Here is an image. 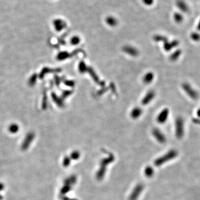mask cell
<instances>
[{
    "mask_svg": "<svg viewBox=\"0 0 200 200\" xmlns=\"http://www.w3.org/2000/svg\"><path fill=\"white\" fill-rule=\"evenodd\" d=\"M55 83L56 84V85L59 86V83H60V79H59V77H57V76H55Z\"/></svg>",
    "mask_w": 200,
    "mask_h": 200,
    "instance_id": "cell-25",
    "label": "cell"
},
{
    "mask_svg": "<svg viewBox=\"0 0 200 200\" xmlns=\"http://www.w3.org/2000/svg\"><path fill=\"white\" fill-rule=\"evenodd\" d=\"M142 114V111L140 107L133 108L131 112V116L133 119H137L140 117Z\"/></svg>",
    "mask_w": 200,
    "mask_h": 200,
    "instance_id": "cell-13",
    "label": "cell"
},
{
    "mask_svg": "<svg viewBox=\"0 0 200 200\" xmlns=\"http://www.w3.org/2000/svg\"><path fill=\"white\" fill-rule=\"evenodd\" d=\"M78 68L79 72H80L81 74H84V73H85L86 72H87L88 67L86 65V64H85L83 61H82L80 62V63H79V64H78Z\"/></svg>",
    "mask_w": 200,
    "mask_h": 200,
    "instance_id": "cell-15",
    "label": "cell"
},
{
    "mask_svg": "<svg viewBox=\"0 0 200 200\" xmlns=\"http://www.w3.org/2000/svg\"><path fill=\"white\" fill-rule=\"evenodd\" d=\"M72 94V91H65L64 92V93H62V99H65L67 97H68L70 95H71Z\"/></svg>",
    "mask_w": 200,
    "mask_h": 200,
    "instance_id": "cell-22",
    "label": "cell"
},
{
    "mask_svg": "<svg viewBox=\"0 0 200 200\" xmlns=\"http://www.w3.org/2000/svg\"><path fill=\"white\" fill-rule=\"evenodd\" d=\"M155 96V93L153 91L148 92L142 100V104L143 105H148L150 102L154 99Z\"/></svg>",
    "mask_w": 200,
    "mask_h": 200,
    "instance_id": "cell-6",
    "label": "cell"
},
{
    "mask_svg": "<svg viewBox=\"0 0 200 200\" xmlns=\"http://www.w3.org/2000/svg\"><path fill=\"white\" fill-rule=\"evenodd\" d=\"M106 23L110 26H115L117 25V20L112 17H109L106 19Z\"/></svg>",
    "mask_w": 200,
    "mask_h": 200,
    "instance_id": "cell-17",
    "label": "cell"
},
{
    "mask_svg": "<svg viewBox=\"0 0 200 200\" xmlns=\"http://www.w3.org/2000/svg\"><path fill=\"white\" fill-rule=\"evenodd\" d=\"M154 78V75L152 72H148L144 76L143 78V81L145 84L151 83Z\"/></svg>",
    "mask_w": 200,
    "mask_h": 200,
    "instance_id": "cell-14",
    "label": "cell"
},
{
    "mask_svg": "<svg viewBox=\"0 0 200 200\" xmlns=\"http://www.w3.org/2000/svg\"><path fill=\"white\" fill-rule=\"evenodd\" d=\"M176 134L177 137L181 139L183 135V121L181 118H178L176 122Z\"/></svg>",
    "mask_w": 200,
    "mask_h": 200,
    "instance_id": "cell-2",
    "label": "cell"
},
{
    "mask_svg": "<svg viewBox=\"0 0 200 200\" xmlns=\"http://www.w3.org/2000/svg\"><path fill=\"white\" fill-rule=\"evenodd\" d=\"M51 97L53 101L55 102V103L59 107L62 108L64 107V102L63 101V99L61 97H59L54 92L52 93Z\"/></svg>",
    "mask_w": 200,
    "mask_h": 200,
    "instance_id": "cell-11",
    "label": "cell"
},
{
    "mask_svg": "<svg viewBox=\"0 0 200 200\" xmlns=\"http://www.w3.org/2000/svg\"><path fill=\"white\" fill-rule=\"evenodd\" d=\"M64 83L65 85L69 87H74L75 86V82L72 80H66Z\"/></svg>",
    "mask_w": 200,
    "mask_h": 200,
    "instance_id": "cell-21",
    "label": "cell"
},
{
    "mask_svg": "<svg viewBox=\"0 0 200 200\" xmlns=\"http://www.w3.org/2000/svg\"><path fill=\"white\" fill-rule=\"evenodd\" d=\"M37 77H38L37 75L35 74H33L30 77V78H29V80L28 81V84L30 86L32 87L35 85V84L36 83V82H37Z\"/></svg>",
    "mask_w": 200,
    "mask_h": 200,
    "instance_id": "cell-16",
    "label": "cell"
},
{
    "mask_svg": "<svg viewBox=\"0 0 200 200\" xmlns=\"http://www.w3.org/2000/svg\"><path fill=\"white\" fill-rule=\"evenodd\" d=\"M42 107L43 109H46V108H47V95H46V92L43 93Z\"/></svg>",
    "mask_w": 200,
    "mask_h": 200,
    "instance_id": "cell-18",
    "label": "cell"
},
{
    "mask_svg": "<svg viewBox=\"0 0 200 200\" xmlns=\"http://www.w3.org/2000/svg\"><path fill=\"white\" fill-rule=\"evenodd\" d=\"M80 41V39L78 36H74L71 39V43L72 45H77Z\"/></svg>",
    "mask_w": 200,
    "mask_h": 200,
    "instance_id": "cell-19",
    "label": "cell"
},
{
    "mask_svg": "<svg viewBox=\"0 0 200 200\" xmlns=\"http://www.w3.org/2000/svg\"><path fill=\"white\" fill-rule=\"evenodd\" d=\"M53 25L57 32L61 31L62 30H64L67 26L66 22L59 18L54 20L53 21Z\"/></svg>",
    "mask_w": 200,
    "mask_h": 200,
    "instance_id": "cell-3",
    "label": "cell"
},
{
    "mask_svg": "<svg viewBox=\"0 0 200 200\" xmlns=\"http://www.w3.org/2000/svg\"><path fill=\"white\" fill-rule=\"evenodd\" d=\"M123 51L131 56H137L139 55V51L135 47L131 46H126L122 48Z\"/></svg>",
    "mask_w": 200,
    "mask_h": 200,
    "instance_id": "cell-4",
    "label": "cell"
},
{
    "mask_svg": "<svg viewBox=\"0 0 200 200\" xmlns=\"http://www.w3.org/2000/svg\"><path fill=\"white\" fill-rule=\"evenodd\" d=\"M75 53H76V51L71 54H70V53L66 52V51L60 52L57 54L56 58L58 61H64V60L66 59L67 58H70L72 56H74L75 55Z\"/></svg>",
    "mask_w": 200,
    "mask_h": 200,
    "instance_id": "cell-10",
    "label": "cell"
},
{
    "mask_svg": "<svg viewBox=\"0 0 200 200\" xmlns=\"http://www.w3.org/2000/svg\"><path fill=\"white\" fill-rule=\"evenodd\" d=\"M180 52L178 51L175 52V53L171 56V59L172 61H174V60L176 59L177 58V57H178V56L180 55Z\"/></svg>",
    "mask_w": 200,
    "mask_h": 200,
    "instance_id": "cell-23",
    "label": "cell"
},
{
    "mask_svg": "<svg viewBox=\"0 0 200 200\" xmlns=\"http://www.w3.org/2000/svg\"><path fill=\"white\" fill-rule=\"evenodd\" d=\"M87 72H89V74L90 75L91 77L92 78V79L93 80V81H95V82L97 83L98 84H99L101 86H103L105 84V82L103 81H100L99 77L97 76V75H96V74L95 73V72L94 71V70L91 67H88Z\"/></svg>",
    "mask_w": 200,
    "mask_h": 200,
    "instance_id": "cell-5",
    "label": "cell"
},
{
    "mask_svg": "<svg viewBox=\"0 0 200 200\" xmlns=\"http://www.w3.org/2000/svg\"><path fill=\"white\" fill-rule=\"evenodd\" d=\"M177 155V152L175 150H171L168 152L166 155L164 156L161 158H158L157 160L155 162V165L156 166L161 165L162 164L166 162L167 161H170L173 158H175Z\"/></svg>",
    "mask_w": 200,
    "mask_h": 200,
    "instance_id": "cell-1",
    "label": "cell"
},
{
    "mask_svg": "<svg viewBox=\"0 0 200 200\" xmlns=\"http://www.w3.org/2000/svg\"><path fill=\"white\" fill-rule=\"evenodd\" d=\"M168 109L165 108L164 109H163L158 115L157 117V121L158 123L159 124H164L166 121L168 115Z\"/></svg>",
    "mask_w": 200,
    "mask_h": 200,
    "instance_id": "cell-7",
    "label": "cell"
},
{
    "mask_svg": "<svg viewBox=\"0 0 200 200\" xmlns=\"http://www.w3.org/2000/svg\"><path fill=\"white\" fill-rule=\"evenodd\" d=\"M142 189H143V186H142V185L140 184V185H138L137 186H136V187L135 188L134 191L132 192V193L131 195L130 200H136L137 198L139 197V195L140 194V193L141 192Z\"/></svg>",
    "mask_w": 200,
    "mask_h": 200,
    "instance_id": "cell-12",
    "label": "cell"
},
{
    "mask_svg": "<svg viewBox=\"0 0 200 200\" xmlns=\"http://www.w3.org/2000/svg\"><path fill=\"white\" fill-rule=\"evenodd\" d=\"M153 174V170L151 167H149L146 168V169L145 170V174L147 176H148V177L152 176Z\"/></svg>",
    "mask_w": 200,
    "mask_h": 200,
    "instance_id": "cell-20",
    "label": "cell"
},
{
    "mask_svg": "<svg viewBox=\"0 0 200 200\" xmlns=\"http://www.w3.org/2000/svg\"><path fill=\"white\" fill-rule=\"evenodd\" d=\"M152 133L157 140L160 143H164L166 141V138L165 136L157 128H155L152 131Z\"/></svg>",
    "mask_w": 200,
    "mask_h": 200,
    "instance_id": "cell-9",
    "label": "cell"
},
{
    "mask_svg": "<svg viewBox=\"0 0 200 200\" xmlns=\"http://www.w3.org/2000/svg\"><path fill=\"white\" fill-rule=\"evenodd\" d=\"M18 128V126H17V125L16 124H12L9 127L10 130L11 131H12V132H15V131H17Z\"/></svg>",
    "mask_w": 200,
    "mask_h": 200,
    "instance_id": "cell-24",
    "label": "cell"
},
{
    "mask_svg": "<svg viewBox=\"0 0 200 200\" xmlns=\"http://www.w3.org/2000/svg\"><path fill=\"white\" fill-rule=\"evenodd\" d=\"M61 72L60 68H55V69H51L49 67H44L42 70L41 72L40 73L39 78L42 79L46 74L53 73V72Z\"/></svg>",
    "mask_w": 200,
    "mask_h": 200,
    "instance_id": "cell-8",
    "label": "cell"
}]
</instances>
